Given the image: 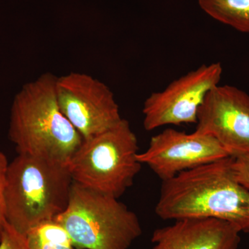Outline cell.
<instances>
[{
  "mask_svg": "<svg viewBox=\"0 0 249 249\" xmlns=\"http://www.w3.org/2000/svg\"><path fill=\"white\" fill-rule=\"evenodd\" d=\"M155 211L164 220L219 219L249 233V191L236 179L231 156L162 181Z\"/></svg>",
  "mask_w": 249,
  "mask_h": 249,
  "instance_id": "obj_1",
  "label": "cell"
},
{
  "mask_svg": "<svg viewBox=\"0 0 249 249\" xmlns=\"http://www.w3.org/2000/svg\"><path fill=\"white\" fill-rule=\"evenodd\" d=\"M220 62L203 65L174 80L163 91L146 98L142 107L143 127L152 131L167 125L196 124L206 96L219 85Z\"/></svg>",
  "mask_w": 249,
  "mask_h": 249,
  "instance_id": "obj_7",
  "label": "cell"
},
{
  "mask_svg": "<svg viewBox=\"0 0 249 249\" xmlns=\"http://www.w3.org/2000/svg\"><path fill=\"white\" fill-rule=\"evenodd\" d=\"M201 9L216 20L249 34V0H198Z\"/></svg>",
  "mask_w": 249,
  "mask_h": 249,
  "instance_id": "obj_11",
  "label": "cell"
},
{
  "mask_svg": "<svg viewBox=\"0 0 249 249\" xmlns=\"http://www.w3.org/2000/svg\"><path fill=\"white\" fill-rule=\"evenodd\" d=\"M25 237L29 249H76L66 229L54 219L41 223Z\"/></svg>",
  "mask_w": 249,
  "mask_h": 249,
  "instance_id": "obj_12",
  "label": "cell"
},
{
  "mask_svg": "<svg viewBox=\"0 0 249 249\" xmlns=\"http://www.w3.org/2000/svg\"><path fill=\"white\" fill-rule=\"evenodd\" d=\"M0 249H29L25 235L6 222L0 240Z\"/></svg>",
  "mask_w": 249,
  "mask_h": 249,
  "instance_id": "obj_13",
  "label": "cell"
},
{
  "mask_svg": "<svg viewBox=\"0 0 249 249\" xmlns=\"http://www.w3.org/2000/svg\"><path fill=\"white\" fill-rule=\"evenodd\" d=\"M138 139L128 121L85 139L67 162L74 182L119 199L142 169Z\"/></svg>",
  "mask_w": 249,
  "mask_h": 249,
  "instance_id": "obj_5",
  "label": "cell"
},
{
  "mask_svg": "<svg viewBox=\"0 0 249 249\" xmlns=\"http://www.w3.org/2000/svg\"><path fill=\"white\" fill-rule=\"evenodd\" d=\"M240 233L235 226L219 219H178L156 229L151 249H238Z\"/></svg>",
  "mask_w": 249,
  "mask_h": 249,
  "instance_id": "obj_10",
  "label": "cell"
},
{
  "mask_svg": "<svg viewBox=\"0 0 249 249\" xmlns=\"http://www.w3.org/2000/svg\"><path fill=\"white\" fill-rule=\"evenodd\" d=\"M9 165L7 157L0 147V240L6 222L5 217L4 194Z\"/></svg>",
  "mask_w": 249,
  "mask_h": 249,
  "instance_id": "obj_14",
  "label": "cell"
},
{
  "mask_svg": "<svg viewBox=\"0 0 249 249\" xmlns=\"http://www.w3.org/2000/svg\"><path fill=\"white\" fill-rule=\"evenodd\" d=\"M229 157V152L212 135L166 128L152 137L146 150L139 153L138 160L163 181Z\"/></svg>",
  "mask_w": 249,
  "mask_h": 249,
  "instance_id": "obj_8",
  "label": "cell"
},
{
  "mask_svg": "<svg viewBox=\"0 0 249 249\" xmlns=\"http://www.w3.org/2000/svg\"><path fill=\"white\" fill-rule=\"evenodd\" d=\"M54 220L76 249H128L142 234L138 216L119 199L74 181L66 209Z\"/></svg>",
  "mask_w": 249,
  "mask_h": 249,
  "instance_id": "obj_4",
  "label": "cell"
},
{
  "mask_svg": "<svg viewBox=\"0 0 249 249\" xmlns=\"http://www.w3.org/2000/svg\"><path fill=\"white\" fill-rule=\"evenodd\" d=\"M236 179L249 191V153L231 156Z\"/></svg>",
  "mask_w": 249,
  "mask_h": 249,
  "instance_id": "obj_15",
  "label": "cell"
},
{
  "mask_svg": "<svg viewBox=\"0 0 249 249\" xmlns=\"http://www.w3.org/2000/svg\"><path fill=\"white\" fill-rule=\"evenodd\" d=\"M56 79L47 72L16 93L10 114L9 138L18 154L66 165L83 139L60 110Z\"/></svg>",
  "mask_w": 249,
  "mask_h": 249,
  "instance_id": "obj_2",
  "label": "cell"
},
{
  "mask_svg": "<svg viewBox=\"0 0 249 249\" xmlns=\"http://www.w3.org/2000/svg\"><path fill=\"white\" fill-rule=\"evenodd\" d=\"M196 131L217 139L231 156L249 153V96L231 85L208 93L198 112Z\"/></svg>",
  "mask_w": 249,
  "mask_h": 249,
  "instance_id": "obj_9",
  "label": "cell"
},
{
  "mask_svg": "<svg viewBox=\"0 0 249 249\" xmlns=\"http://www.w3.org/2000/svg\"><path fill=\"white\" fill-rule=\"evenodd\" d=\"M73 181L66 165L18 154L8 169L6 222L25 235L41 223L53 220L66 209Z\"/></svg>",
  "mask_w": 249,
  "mask_h": 249,
  "instance_id": "obj_3",
  "label": "cell"
},
{
  "mask_svg": "<svg viewBox=\"0 0 249 249\" xmlns=\"http://www.w3.org/2000/svg\"><path fill=\"white\" fill-rule=\"evenodd\" d=\"M55 94L60 110L83 140L114 127L123 119L110 88L87 73L72 71L57 76Z\"/></svg>",
  "mask_w": 249,
  "mask_h": 249,
  "instance_id": "obj_6",
  "label": "cell"
}]
</instances>
